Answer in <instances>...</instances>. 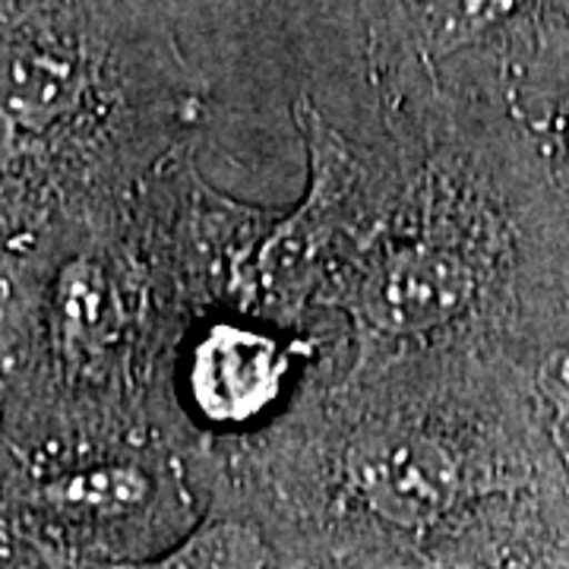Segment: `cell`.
I'll return each instance as SVG.
<instances>
[{"mask_svg": "<svg viewBox=\"0 0 569 569\" xmlns=\"http://www.w3.org/2000/svg\"><path fill=\"white\" fill-rule=\"evenodd\" d=\"M478 295V269L466 247L415 234L367 266L355 307L358 320L380 339H425L459 323Z\"/></svg>", "mask_w": 569, "mask_h": 569, "instance_id": "cell-1", "label": "cell"}, {"mask_svg": "<svg viewBox=\"0 0 569 569\" xmlns=\"http://www.w3.org/2000/svg\"><path fill=\"white\" fill-rule=\"evenodd\" d=\"M348 481L373 516L421 531L459 503L466 462L433 427H377L348 452Z\"/></svg>", "mask_w": 569, "mask_h": 569, "instance_id": "cell-2", "label": "cell"}, {"mask_svg": "<svg viewBox=\"0 0 569 569\" xmlns=\"http://www.w3.org/2000/svg\"><path fill=\"white\" fill-rule=\"evenodd\" d=\"M187 389L209 421L238 425L282 389L284 355L276 339L250 326H212L187 358Z\"/></svg>", "mask_w": 569, "mask_h": 569, "instance_id": "cell-3", "label": "cell"}, {"mask_svg": "<svg viewBox=\"0 0 569 569\" xmlns=\"http://www.w3.org/2000/svg\"><path fill=\"white\" fill-rule=\"evenodd\" d=\"M149 497V468L111 449L51 462L32 485L36 507L70 522H118L146 507Z\"/></svg>", "mask_w": 569, "mask_h": 569, "instance_id": "cell-4", "label": "cell"}, {"mask_svg": "<svg viewBox=\"0 0 569 569\" xmlns=\"http://www.w3.org/2000/svg\"><path fill=\"white\" fill-rule=\"evenodd\" d=\"M123 569H263V548L247 526L209 522L162 560Z\"/></svg>", "mask_w": 569, "mask_h": 569, "instance_id": "cell-5", "label": "cell"}, {"mask_svg": "<svg viewBox=\"0 0 569 569\" xmlns=\"http://www.w3.org/2000/svg\"><path fill=\"white\" fill-rule=\"evenodd\" d=\"M421 569H497L485 553L466 548V545H452V548L437 550Z\"/></svg>", "mask_w": 569, "mask_h": 569, "instance_id": "cell-6", "label": "cell"}, {"mask_svg": "<svg viewBox=\"0 0 569 569\" xmlns=\"http://www.w3.org/2000/svg\"><path fill=\"white\" fill-rule=\"evenodd\" d=\"M0 399H3V370H0Z\"/></svg>", "mask_w": 569, "mask_h": 569, "instance_id": "cell-7", "label": "cell"}]
</instances>
